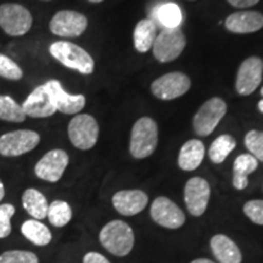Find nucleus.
<instances>
[{
    "instance_id": "11",
    "label": "nucleus",
    "mask_w": 263,
    "mask_h": 263,
    "mask_svg": "<svg viewBox=\"0 0 263 263\" xmlns=\"http://www.w3.org/2000/svg\"><path fill=\"white\" fill-rule=\"evenodd\" d=\"M211 188L206 179L201 177H193L184 186V201L190 215L200 217L205 213L209 206Z\"/></svg>"
},
{
    "instance_id": "6",
    "label": "nucleus",
    "mask_w": 263,
    "mask_h": 263,
    "mask_svg": "<svg viewBox=\"0 0 263 263\" xmlns=\"http://www.w3.org/2000/svg\"><path fill=\"white\" fill-rule=\"evenodd\" d=\"M33 17L25 6L20 4L0 5V28L11 37H21L29 32Z\"/></svg>"
},
{
    "instance_id": "22",
    "label": "nucleus",
    "mask_w": 263,
    "mask_h": 263,
    "mask_svg": "<svg viewBox=\"0 0 263 263\" xmlns=\"http://www.w3.org/2000/svg\"><path fill=\"white\" fill-rule=\"evenodd\" d=\"M157 37V25L151 18H144L134 28V48L139 52H146L153 49Z\"/></svg>"
},
{
    "instance_id": "12",
    "label": "nucleus",
    "mask_w": 263,
    "mask_h": 263,
    "mask_svg": "<svg viewBox=\"0 0 263 263\" xmlns=\"http://www.w3.org/2000/svg\"><path fill=\"white\" fill-rule=\"evenodd\" d=\"M68 162H70V157L66 151L61 149L50 150L35 164L34 173L39 179L57 183L61 179Z\"/></svg>"
},
{
    "instance_id": "4",
    "label": "nucleus",
    "mask_w": 263,
    "mask_h": 263,
    "mask_svg": "<svg viewBox=\"0 0 263 263\" xmlns=\"http://www.w3.org/2000/svg\"><path fill=\"white\" fill-rule=\"evenodd\" d=\"M186 45V38L179 27L163 28L153 45L154 57L160 62H171L182 54Z\"/></svg>"
},
{
    "instance_id": "34",
    "label": "nucleus",
    "mask_w": 263,
    "mask_h": 263,
    "mask_svg": "<svg viewBox=\"0 0 263 263\" xmlns=\"http://www.w3.org/2000/svg\"><path fill=\"white\" fill-rule=\"evenodd\" d=\"M83 263H110V261L99 252H88L83 257Z\"/></svg>"
},
{
    "instance_id": "30",
    "label": "nucleus",
    "mask_w": 263,
    "mask_h": 263,
    "mask_svg": "<svg viewBox=\"0 0 263 263\" xmlns=\"http://www.w3.org/2000/svg\"><path fill=\"white\" fill-rule=\"evenodd\" d=\"M0 77L9 81H20L24 77V72L14 60L0 54Z\"/></svg>"
},
{
    "instance_id": "7",
    "label": "nucleus",
    "mask_w": 263,
    "mask_h": 263,
    "mask_svg": "<svg viewBox=\"0 0 263 263\" xmlns=\"http://www.w3.org/2000/svg\"><path fill=\"white\" fill-rule=\"evenodd\" d=\"M68 138L74 147L89 150L97 144L99 138V124L90 115H77L68 124Z\"/></svg>"
},
{
    "instance_id": "28",
    "label": "nucleus",
    "mask_w": 263,
    "mask_h": 263,
    "mask_svg": "<svg viewBox=\"0 0 263 263\" xmlns=\"http://www.w3.org/2000/svg\"><path fill=\"white\" fill-rule=\"evenodd\" d=\"M47 217L52 226L57 227V228H61L72 219V209L66 201L55 200L49 205Z\"/></svg>"
},
{
    "instance_id": "13",
    "label": "nucleus",
    "mask_w": 263,
    "mask_h": 263,
    "mask_svg": "<svg viewBox=\"0 0 263 263\" xmlns=\"http://www.w3.org/2000/svg\"><path fill=\"white\" fill-rule=\"evenodd\" d=\"M153 221L163 228L178 229L185 223V215L168 197L159 196L150 209Z\"/></svg>"
},
{
    "instance_id": "24",
    "label": "nucleus",
    "mask_w": 263,
    "mask_h": 263,
    "mask_svg": "<svg viewBox=\"0 0 263 263\" xmlns=\"http://www.w3.org/2000/svg\"><path fill=\"white\" fill-rule=\"evenodd\" d=\"M182 10L174 3H166L154 10L153 21L163 28H176L182 24Z\"/></svg>"
},
{
    "instance_id": "23",
    "label": "nucleus",
    "mask_w": 263,
    "mask_h": 263,
    "mask_svg": "<svg viewBox=\"0 0 263 263\" xmlns=\"http://www.w3.org/2000/svg\"><path fill=\"white\" fill-rule=\"evenodd\" d=\"M22 206L37 221L47 218L49 203L47 197L37 189H27L22 195Z\"/></svg>"
},
{
    "instance_id": "2",
    "label": "nucleus",
    "mask_w": 263,
    "mask_h": 263,
    "mask_svg": "<svg viewBox=\"0 0 263 263\" xmlns=\"http://www.w3.org/2000/svg\"><path fill=\"white\" fill-rule=\"evenodd\" d=\"M159 143L157 124L153 118L141 117L132 128L129 153L134 159H146L155 153Z\"/></svg>"
},
{
    "instance_id": "29",
    "label": "nucleus",
    "mask_w": 263,
    "mask_h": 263,
    "mask_svg": "<svg viewBox=\"0 0 263 263\" xmlns=\"http://www.w3.org/2000/svg\"><path fill=\"white\" fill-rule=\"evenodd\" d=\"M245 146L257 161L263 162V132L250 130L245 136Z\"/></svg>"
},
{
    "instance_id": "1",
    "label": "nucleus",
    "mask_w": 263,
    "mask_h": 263,
    "mask_svg": "<svg viewBox=\"0 0 263 263\" xmlns=\"http://www.w3.org/2000/svg\"><path fill=\"white\" fill-rule=\"evenodd\" d=\"M100 244L117 257L129 255L134 246V233L126 222L115 219L104 226L99 234Z\"/></svg>"
},
{
    "instance_id": "18",
    "label": "nucleus",
    "mask_w": 263,
    "mask_h": 263,
    "mask_svg": "<svg viewBox=\"0 0 263 263\" xmlns=\"http://www.w3.org/2000/svg\"><path fill=\"white\" fill-rule=\"evenodd\" d=\"M226 28L236 34L257 32L263 28V15L258 11L234 12L227 17Z\"/></svg>"
},
{
    "instance_id": "37",
    "label": "nucleus",
    "mask_w": 263,
    "mask_h": 263,
    "mask_svg": "<svg viewBox=\"0 0 263 263\" xmlns=\"http://www.w3.org/2000/svg\"><path fill=\"white\" fill-rule=\"evenodd\" d=\"M5 196V189H4V184H3L2 180H0V201L4 199Z\"/></svg>"
},
{
    "instance_id": "32",
    "label": "nucleus",
    "mask_w": 263,
    "mask_h": 263,
    "mask_svg": "<svg viewBox=\"0 0 263 263\" xmlns=\"http://www.w3.org/2000/svg\"><path fill=\"white\" fill-rule=\"evenodd\" d=\"M15 211V207L11 203L0 205V239L8 238L11 234V218Z\"/></svg>"
},
{
    "instance_id": "38",
    "label": "nucleus",
    "mask_w": 263,
    "mask_h": 263,
    "mask_svg": "<svg viewBox=\"0 0 263 263\" xmlns=\"http://www.w3.org/2000/svg\"><path fill=\"white\" fill-rule=\"evenodd\" d=\"M258 110L261 111V112L263 114V99H262V100L259 101V103H258Z\"/></svg>"
},
{
    "instance_id": "19",
    "label": "nucleus",
    "mask_w": 263,
    "mask_h": 263,
    "mask_svg": "<svg viewBox=\"0 0 263 263\" xmlns=\"http://www.w3.org/2000/svg\"><path fill=\"white\" fill-rule=\"evenodd\" d=\"M212 254L219 263H241L242 255L238 245L224 234H216L210 241Z\"/></svg>"
},
{
    "instance_id": "8",
    "label": "nucleus",
    "mask_w": 263,
    "mask_h": 263,
    "mask_svg": "<svg viewBox=\"0 0 263 263\" xmlns=\"http://www.w3.org/2000/svg\"><path fill=\"white\" fill-rule=\"evenodd\" d=\"M41 141V136L34 130L18 129L3 134L0 137V155L17 157L35 149Z\"/></svg>"
},
{
    "instance_id": "26",
    "label": "nucleus",
    "mask_w": 263,
    "mask_h": 263,
    "mask_svg": "<svg viewBox=\"0 0 263 263\" xmlns=\"http://www.w3.org/2000/svg\"><path fill=\"white\" fill-rule=\"evenodd\" d=\"M236 141L229 134H222L213 140L209 149V157L213 163L219 164L224 162V160L235 149Z\"/></svg>"
},
{
    "instance_id": "42",
    "label": "nucleus",
    "mask_w": 263,
    "mask_h": 263,
    "mask_svg": "<svg viewBox=\"0 0 263 263\" xmlns=\"http://www.w3.org/2000/svg\"><path fill=\"white\" fill-rule=\"evenodd\" d=\"M262 64H263V62H262Z\"/></svg>"
},
{
    "instance_id": "15",
    "label": "nucleus",
    "mask_w": 263,
    "mask_h": 263,
    "mask_svg": "<svg viewBox=\"0 0 263 263\" xmlns=\"http://www.w3.org/2000/svg\"><path fill=\"white\" fill-rule=\"evenodd\" d=\"M263 64L259 58H248L240 65L236 74L235 89L240 95H250L257 89L262 81Z\"/></svg>"
},
{
    "instance_id": "14",
    "label": "nucleus",
    "mask_w": 263,
    "mask_h": 263,
    "mask_svg": "<svg viewBox=\"0 0 263 263\" xmlns=\"http://www.w3.org/2000/svg\"><path fill=\"white\" fill-rule=\"evenodd\" d=\"M26 116L33 118H47L57 112L54 99L45 84L39 85L21 104Z\"/></svg>"
},
{
    "instance_id": "16",
    "label": "nucleus",
    "mask_w": 263,
    "mask_h": 263,
    "mask_svg": "<svg viewBox=\"0 0 263 263\" xmlns=\"http://www.w3.org/2000/svg\"><path fill=\"white\" fill-rule=\"evenodd\" d=\"M45 85L48 89L50 90L54 99L55 106L57 110L65 115H73L78 114L83 110L85 106V97L82 94L72 95L68 94L64 88H62L61 83L57 80L48 81Z\"/></svg>"
},
{
    "instance_id": "31",
    "label": "nucleus",
    "mask_w": 263,
    "mask_h": 263,
    "mask_svg": "<svg viewBox=\"0 0 263 263\" xmlns=\"http://www.w3.org/2000/svg\"><path fill=\"white\" fill-rule=\"evenodd\" d=\"M0 263H39L37 255L24 250H11L0 255Z\"/></svg>"
},
{
    "instance_id": "27",
    "label": "nucleus",
    "mask_w": 263,
    "mask_h": 263,
    "mask_svg": "<svg viewBox=\"0 0 263 263\" xmlns=\"http://www.w3.org/2000/svg\"><path fill=\"white\" fill-rule=\"evenodd\" d=\"M26 117L21 104L16 103L9 95H0V120L20 123L24 122Z\"/></svg>"
},
{
    "instance_id": "21",
    "label": "nucleus",
    "mask_w": 263,
    "mask_h": 263,
    "mask_svg": "<svg viewBox=\"0 0 263 263\" xmlns=\"http://www.w3.org/2000/svg\"><path fill=\"white\" fill-rule=\"evenodd\" d=\"M258 167V161L250 154H241L233 164V186L236 190H244L249 185L248 177Z\"/></svg>"
},
{
    "instance_id": "33",
    "label": "nucleus",
    "mask_w": 263,
    "mask_h": 263,
    "mask_svg": "<svg viewBox=\"0 0 263 263\" xmlns=\"http://www.w3.org/2000/svg\"><path fill=\"white\" fill-rule=\"evenodd\" d=\"M244 213L255 224L263 226V200H250L244 205Z\"/></svg>"
},
{
    "instance_id": "17",
    "label": "nucleus",
    "mask_w": 263,
    "mask_h": 263,
    "mask_svg": "<svg viewBox=\"0 0 263 263\" xmlns=\"http://www.w3.org/2000/svg\"><path fill=\"white\" fill-rule=\"evenodd\" d=\"M147 195L143 190H121L112 196V205L123 216L138 215L147 205Z\"/></svg>"
},
{
    "instance_id": "5",
    "label": "nucleus",
    "mask_w": 263,
    "mask_h": 263,
    "mask_svg": "<svg viewBox=\"0 0 263 263\" xmlns=\"http://www.w3.org/2000/svg\"><path fill=\"white\" fill-rule=\"evenodd\" d=\"M227 114V104L221 98H211L197 110L193 120L194 130L197 136L207 137L216 129Z\"/></svg>"
},
{
    "instance_id": "40",
    "label": "nucleus",
    "mask_w": 263,
    "mask_h": 263,
    "mask_svg": "<svg viewBox=\"0 0 263 263\" xmlns=\"http://www.w3.org/2000/svg\"><path fill=\"white\" fill-rule=\"evenodd\" d=\"M261 94H262V97H263V88L261 89Z\"/></svg>"
},
{
    "instance_id": "20",
    "label": "nucleus",
    "mask_w": 263,
    "mask_h": 263,
    "mask_svg": "<svg viewBox=\"0 0 263 263\" xmlns=\"http://www.w3.org/2000/svg\"><path fill=\"white\" fill-rule=\"evenodd\" d=\"M205 157V145L197 139L188 140L184 143L178 155V166L180 170L190 171L196 170L202 163Z\"/></svg>"
},
{
    "instance_id": "35",
    "label": "nucleus",
    "mask_w": 263,
    "mask_h": 263,
    "mask_svg": "<svg viewBox=\"0 0 263 263\" xmlns=\"http://www.w3.org/2000/svg\"><path fill=\"white\" fill-rule=\"evenodd\" d=\"M230 5L234 6V8L239 9H246L250 6H254L257 4L259 0H227Z\"/></svg>"
},
{
    "instance_id": "10",
    "label": "nucleus",
    "mask_w": 263,
    "mask_h": 263,
    "mask_svg": "<svg viewBox=\"0 0 263 263\" xmlns=\"http://www.w3.org/2000/svg\"><path fill=\"white\" fill-rule=\"evenodd\" d=\"M49 27L51 33L59 37L76 38L85 32L88 27V20L81 12L62 10L54 15Z\"/></svg>"
},
{
    "instance_id": "41",
    "label": "nucleus",
    "mask_w": 263,
    "mask_h": 263,
    "mask_svg": "<svg viewBox=\"0 0 263 263\" xmlns=\"http://www.w3.org/2000/svg\"><path fill=\"white\" fill-rule=\"evenodd\" d=\"M45 2H49V0H45Z\"/></svg>"
},
{
    "instance_id": "25",
    "label": "nucleus",
    "mask_w": 263,
    "mask_h": 263,
    "mask_svg": "<svg viewBox=\"0 0 263 263\" xmlns=\"http://www.w3.org/2000/svg\"><path fill=\"white\" fill-rule=\"evenodd\" d=\"M21 232L26 239L37 246L48 245L52 239L51 232L48 227L37 219L26 221L21 227Z\"/></svg>"
},
{
    "instance_id": "9",
    "label": "nucleus",
    "mask_w": 263,
    "mask_h": 263,
    "mask_svg": "<svg viewBox=\"0 0 263 263\" xmlns=\"http://www.w3.org/2000/svg\"><path fill=\"white\" fill-rule=\"evenodd\" d=\"M190 85H192V82L185 73L170 72L153 82L151 91L161 100H173L188 93Z\"/></svg>"
},
{
    "instance_id": "36",
    "label": "nucleus",
    "mask_w": 263,
    "mask_h": 263,
    "mask_svg": "<svg viewBox=\"0 0 263 263\" xmlns=\"http://www.w3.org/2000/svg\"><path fill=\"white\" fill-rule=\"evenodd\" d=\"M190 263H215L212 262L211 259H207V258H197V259H194Z\"/></svg>"
},
{
    "instance_id": "3",
    "label": "nucleus",
    "mask_w": 263,
    "mask_h": 263,
    "mask_svg": "<svg viewBox=\"0 0 263 263\" xmlns=\"http://www.w3.org/2000/svg\"><path fill=\"white\" fill-rule=\"evenodd\" d=\"M51 57L71 70L78 71L82 74H91L94 72V60L80 45L71 42H55L49 48Z\"/></svg>"
},
{
    "instance_id": "39",
    "label": "nucleus",
    "mask_w": 263,
    "mask_h": 263,
    "mask_svg": "<svg viewBox=\"0 0 263 263\" xmlns=\"http://www.w3.org/2000/svg\"><path fill=\"white\" fill-rule=\"evenodd\" d=\"M88 2H90V3H94V4H98V3H101V2H104V0H88Z\"/></svg>"
}]
</instances>
